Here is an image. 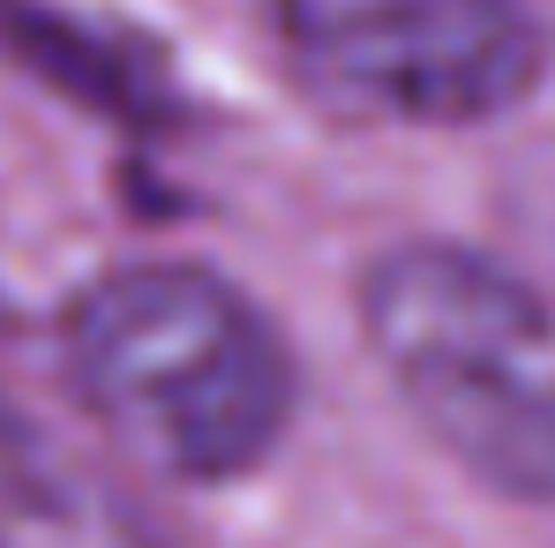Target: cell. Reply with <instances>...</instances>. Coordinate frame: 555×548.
Returning <instances> with one entry per match:
<instances>
[{"mask_svg":"<svg viewBox=\"0 0 555 548\" xmlns=\"http://www.w3.org/2000/svg\"><path fill=\"white\" fill-rule=\"evenodd\" d=\"M0 548H158L143 511L0 398Z\"/></svg>","mask_w":555,"mask_h":548,"instance_id":"277c9868","label":"cell"},{"mask_svg":"<svg viewBox=\"0 0 555 548\" xmlns=\"http://www.w3.org/2000/svg\"><path fill=\"white\" fill-rule=\"evenodd\" d=\"M361 331L480 488L555 504V308L526 278L451 241H405L361 285Z\"/></svg>","mask_w":555,"mask_h":548,"instance_id":"7a4b0ae2","label":"cell"},{"mask_svg":"<svg viewBox=\"0 0 555 548\" xmlns=\"http://www.w3.org/2000/svg\"><path fill=\"white\" fill-rule=\"evenodd\" d=\"M278 46L331 113L390 128H480L548 76L526 0H278Z\"/></svg>","mask_w":555,"mask_h":548,"instance_id":"3957f363","label":"cell"},{"mask_svg":"<svg viewBox=\"0 0 555 548\" xmlns=\"http://www.w3.org/2000/svg\"><path fill=\"white\" fill-rule=\"evenodd\" d=\"M68 375L105 436L166 481H241L293 421L271 316L195 264H120L68 308Z\"/></svg>","mask_w":555,"mask_h":548,"instance_id":"6da1fadb","label":"cell"}]
</instances>
